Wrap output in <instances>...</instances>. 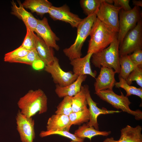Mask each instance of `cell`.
Returning <instances> with one entry per match:
<instances>
[{
	"label": "cell",
	"instance_id": "1",
	"mask_svg": "<svg viewBox=\"0 0 142 142\" xmlns=\"http://www.w3.org/2000/svg\"><path fill=\"white\" fill-rule=\"evenodd\" d=\"M47 102V97L42 90H31L20 98L17 105L21 113L30 118L38 113L41 114L46 112Z\"/></svg>",
	"mask_w": 142,
	"mask_h": 142
},
{
	"label": "cell",
	"instance_id": "2",
	"mask_svg": "<svg viewBox=\"0 0 142 142\" xmlns=\"http://www.w3.org/2000/svg\"><path fill=\"white\" fill-rule=\"evenodd\" d=\"M118 34L97 18L90 33L87 53H96L105 48L117 37Z\"/></svg>",
	"mask_w": 142,
	"mask_h": 142
},
{
	"label": "cell",
	"instance_id": "3",
	"mask_svg": "<svg viewBox=\"0 0 142 142\" xmlns=\"http://www.w3.org/2000/svg\"><path fill=\"white\" fill-rule=\"evenodd\" d=\"M119 43L117 37L109 46L102 50L93 54L92 62L96 67H102L113 69L116 73L119 74L120 67L119 63Z\"/></svg>",
	"mask_w": 142,
	"mask_h": 142
},
{
	"label": "cell",
	"instance_id": "4",
	"mask_svg": "<svg viewBox=\"0 0 142 142\" xmlns=\"http://www.w3.org/2000/svg\"><path fill=\"white\" fill-rule=\"evenodd\" d=\"M97 18L94 13L83 19L77 27L76 38L74 43L63 50L65 55L70 60L80 57L81 49L85 40L89 35L93 26Z\"/></svg>",
	"mask_w": 142,
	"mask_h": 142
},
{
	"label": "cell",
	"instance_id": "5",
	"mask_svg": "<svg viewBox=\"0 0 142 142\" xmlns=\"http://www.w3.org/2000/svg\"><path fill=\"white\" fill-rule=\"evenodd\" d=\"M95 94L101 99L105 101L118 109L133 116L135 119L140 120L142 119V111L139 109L135 110H131L129 106L131 103L128 97L125 96L121 92V94H115L113 89H108L95 92Z\"/></svg>",
	"mask_w": 142,
	"mask_h": 142
},
{
	"label": "cell",
	"instance_id": "6",
	"mask_svg": "<svg viewBox=\"0 0 142 142\" xmlns=\"http://www.w3.org/2000/svg\"><path fill=\"white\" fill-rule=\"evenodd\" d=\"M113 0H105L96 13L97 18L114 31L119 30V13L121 8L115 6Z\"/></svg>",
	"mask_w": 142,
	"mask_h": 142
},
{
	"label": "cell",
	"instance_id": "7",
	"mask_svg": "<svg viewBox=\"0 0 142 142\" xmlns=\"http://www.w3.org/2000/svg\"><path fill=\"white\" fill-rule=\"evenodd\" d=\"M141 15L139 7L134 6L128 11H125L122 9H120L119 15V30L117 36L119 45L127 33L134 28L141 19Z\"/></svg>",
	"mask_w": 142,
	"mask_h": 142
},
{
	"label": "cell",
	"instance_id": "8",
	"mask_svg": "<svg viewBox=\"0 0 142 142\" xmlns=\"http://www.w3.org/2000/svg\"><path fill=\"white\" fill-rule=\"evenodd\" d=\"M142 48V21L140 20L135 27L129 31L119 45L120 56L128 55Z\"/></svg>",
	"mask_w": 142,
	"mask_h": 142
},
{
	"label": "cell",
	"instance_id": "9",
	"mask_svg": "<svg viewBox=\"0 0 142 142\" xmlns=\"http://www.w3.org/2000/svg\"><path fill=\"white\" fill-rule=\"evenodd\" d=\"M44 70L51 75L55 84L62 87L72 83L78 77L71 72L63 70L60 65L58 59L55 57L52 63L45 65Z\"/></svg>",
	"mask_w": 142,
	"mask_h": 142
},
{
	"label": "cell",
	"instance_id": "10",
	"mask_svg": "<svg viewBox=\"0 0 142 142\" xmlns=\"http://www.w3.org/2000/svg\"><path fill=\"white\" fill-rule=\"evenodd\" d=\"M16 119L17 129L22 142H33L35 137L34 120L32 117L26 116L19 110Z\"/></svg>",
	"mask_w": 142,
	"mask_h": 142
},
{
	"label": "cell",
	"instance_id": "11",
	"mask_svg": "<svg viewBox=\"0 0 142 142\" xmlns=\"http://www.w3.org/2000/svg\"><path fill=\"white\" fill-rule=\"evenodd\" d=\"M48 13L54 20L60 21L68 23L73 28H77L83 19L77 15L70 12L66 5L59 7L52 6Z\"/></svg>",
	"mask_w": 142,
	"mask_h": 142
},
{
	"label": "cell",
	"instance_id": "12",
	"mask_svg": "<svg viewBox=\"0 0 142 142\" xmlns=\"http://www.w3.org/2000/svg\"><path fill=\"white\" fill-rule=\"evenodd\" d=\"M85 88L86 100L88 105L90 113L89 119L86 124L89 126H92L97 130H99V124L98 122L97 118L98 116L101 114H112L120 112L118 110H109L103 108L102 109L99 108L97 105V103L92 99L88 85H84Z\"/></svg>",
	"mask_w": 142,
	"mask_h": 142
},
{
	"label": "cell",
	"instance_id": "13",
	"mask_svg": "<svg viewBox=\"0 0 142 142\" xmlns=\"http://www.w3.org/2000/svg\"><path fill=\"white\" fill-rule=\"evenodd\" d=\"M34 32L48 46L56 50H59V47L56 42L59 40V38L52 30L46 18L44 17L42 20L38 19Z\"/></svg>",
	"mask_w": 142,
	"mask_h": 142
},
{
	"label": "cell",
	"instance_id": "14",
	"mask_svg": "<svg viewBox=\"0 0 142 142\" xmlns=\"http://www.w3.org/2000/svg\"><path fill=\"white\" fill-rule=\"evenodd\" d=\"M115 73L112 69L101 67L99 74L94 84L95 92L113 89L116 82L115 78Z\"/></svg>",
	"mask_w": 142,
	"mask_h": 142
},
{
	"label": "cell",
	"instance_id": "15",
	"mask_svg": "<svg viewBox=\"0 0 142 142\" xmlns=\"http://www.w3.org/2000/svg\"><path fill=\"white\" fill-rule=\"evenodd\" d=\"M17 2L18 6H17L14 1H12L11 2V14L22 20L26 28H28L34 32L37 24L38 19L25 9L20 1H17Z\"/></svg>",
	"mask_w": 142,
	"mask_h": 142
},
{
	"label": "cell",
	"instance_id": "16",
	"mask_svg": "<svg viewBox=\"0 0 142 142\" xmlns=\"http://www.w3.org/2000/svg\"><path fill=\"white\" fill-rule=\"evenodd\" d=\"M93 53H89L83 57H79L70 60L73 67V73L78 76L89 75L95 78L97 72H93L91 68L90 60Z\"/></svg>",
	"mask_w": 142,
	"mask_h": 142
},
{
	"label": "cell",
	"instance_id": "17",
	"mask_svg": "<svg viewBox=\"0 0 142 142\" xmlns=\"http://www.w3.org/2000/svg\"><path fill=\"white\" fill-rule=\"evenodd\" d=\"M69 116L55 114L48 119L46 126L48 131H69L72 126Z\"/></svg>",
	"mask_w": 142,
	"mask_h": 142
},
{
	"label": "cell",
	"instance_id": "18",
	"mask_svg": "<svg viewBox=\"0 0 142 142\" xmlns=\"http://www.w3.org/2000/svg\"><path fill=\"white\" fill-rule=\"evenodd\" d=\"M87 77L86 75L79 76L76 80L72 83L66 86L62 87L56 85L55 92L59 98L66 96L73 97L80 90L82 84Z\"/></svg>",
	"mask_w": 142,
	"mask_h": 142
},
{
	"label": "cell",
	"instance_id": "19",
	"mask_svg": "<svg viewBox=\"0 0 142 142\" xmlns=\"http://www.w3.org/2000/svg\"><path fill=\"white\" fill-rule=\"evenodd\" d=\"M142 130L141 125L133 127L127 125L120 130L119 142H142Z\"/></svg>",
	"mask_w": 142,
	"mask_h": 142
},
{
	"label": "cell",
	"instance_id": "20",
	"mask_svg": "<svg viewBox=\"0 0 142 142\" xmlns=\"http://www.w3.org/2000/svg\"><path fill=\"white\" fill-rule=\"evenodd\" d=\"M35 49L41 61L45 65L50 64L53 62L55 57L53 48L48 46L39 37Z\"/></svg>",
	"mask_w": 142,
	"mask_h": 142
},
{
	"label": "cell",
	"instance_id": "21",
	"mask_svg": "<svg viewBox=\"0 0 142 142\" xmlns=\"http://www.w3.org/2000/svg\"><path fill=\"white\" fill-rule=\"evenodd\" d=\"M24 8L29 9L32 12L43 16L48 13L52 3L47 0H26L22 3Z\"/></svg>",
	"mask_w": 142,
	"mask_h": 142
},
{
	"label": "cell",
	"instance_id": "22",
	"mask_svg": "<svg viewBox=\"0 0 142 142\" xmlns=\"http://www.w3.org/2000/svg\"><path fill=\"white\" fill-rule=\"evenodd\" d=\"M111 133L110 131H100L96 130L93 126H89L86 124L84 123L75 131L74 134L79 138L84 139L87 138L91 141L92 138L95 136L101 135L107 136Z\"/></svg>",
	"mask_w": 142,
	"mask_h": 142
},
{
	"label": "cell",
	"instance_id": "23",
	"mask_svg": "<svg viewBox=\"0 0 142 142\" xmlns=\"http://www.w3.org/2000/svg\"><path fill=\"white\" fill-rule=\"evenodd\" d=\"M72 104L73 112L80 111L88 108L84 85L82 86L80 92L72 97Z\"/></svg>",
	"mask_w": 142,
	"mask_h": 142
},
{
	"label": "cell",
	"instance_id": "24",
	"mask_svg": "<svg viewBox=\"0 0 142 142\" xmlns=\"http://www.w3.org/2000/svg\"><path fill=\"white\" fill-rule=\"evenodd\" d=\"M119 63L120 70L119 78H122L125 80L136 67L130 60L128 55L120 56Z\"/></svg>",
	"mask_w": 142,
	"mask_h": 142
},
{
	"label": "cell",
	"instance_id": "25",
	"mask_svg": "<svg viewBox=\"0 0 142 142\" xmlns=\"http://www.w3.org/2000/svg\"><path fill=\"white\" fill-rule=\"evenodd\" d=\"M105 0H81L80 6L87 16L96 13L101 4Z\"/></svg>",
	"mask_w": 142,
	"mask_h": 142
},
{
	"label": "cell",
	"instance_id": "26",
	"mask_svg": "<svg viewBox=\"0 0 142 142\" xmlns=\"http://www.w3.org/2000/svg\"><path fill=\"white\" fill-rule=\"evenodd\" d=\"M119 79V82L115 84V88H120L124 89L126 92V96L127 97L133 95L137 96L142 99V88H137L129 85L125 79L122 78Z\"/></svg>",
	"mask_w": 142,
	"mask_h": 142
},
{
	"label": "cell",
	"instance_id": "27",
	"mask_svg": "<svg viewBox=\"0 0 142 142\" xmlns=\"http://www.w3.org/2000/svg\"><path fill=\"white\" fill-rule=\"evenodd\" d=\"M72 125H79L88 122L89 119L90 113L88 109L82 111L73 112L69 116Z\"/></svg>",
	"mask_w": 142,
	"mask_h": 142
},
{
	"label": "cell",
	"instance_id": "28",
	"mask_svg": "<svg viewBox=\"0 0 142 142\" xmlns=\"http://www.w3.org/2000/svg\"><path fill=\"white\" fill-rule=\"evenodd\" d=\"M72 97L66 96L57 107L55 114L64 115L69 116L73 112L72 108Z\"/></svg>",
	"mask_w": 142,
	"mask_h": 142
},
{
	"label": "cell",
	"instance_id": "29",
	"mask_svg": "<svg viewBox=\"0 0 142 142\" xmlns=\"http://www.w3.org/2000/svg\"><path fill=\"white\" fill-rule=\"evenodd\" d=\"M27 33L21 45L28 51L35 49L38 37L34 32L26 28Z\"/></svg>",
	"mask_w": 142,
	"mask_h": 142
},
{
	"label": "cell",
	"instance_id": "30",
	"mask_svg": "<svg viewBox=\"0 0 142 142\" xmlns=\"http://www.w3.org/2000/svg\"><path fill=\"white\" fill-rule=\"evenodd\" d=\"M58 135L66 137L70 139V142H84V139L79 138L77 137L74 134L70 133L69 131H42L39 134V135L41 138H43L48 136Z\"/></svg>",
	"mask_w": 142,
	"mask_h": 142
},
{
	"label": "cell",
	"instance_id": "31",
	"mask_svg": "<svg viewBox=\"0 0 142 142\" xmlns=\"http://www.w3.org/2000/svg\"><path fill=\"white\" fill-rule=\"evenodd\" d=\"M39 61L41 60L34 49L29 51L25 56L15 59L11 63H20L32 65L35 62Z\"/></svg>",
	"mask_w": 142,
	"mask_h": 142
},
{
	"label": "cell",
	"instance_id": "32",
	"mask_svg": "<svg viewBox=\"0 0 142 142\" xmlns=\"http://www.w3.org/2000/svg\"><path fill=\"white\" fill-rule=\"evenodd\" d=\"M29 52L21 45L14 50L6 54L4 58L5 62L11 63L16 59L26 55Z\"/></svg>",
	"mask_w": 142,
	"mask_h": 142
},
{
	"label": "cell",
	"instance_id": "33",
	"mask_svg": "<svg viewBox=\"0 0 142 142\" xmlns=\"http://www.w3.org/2000/svg\"><path fill=\"white\" fill-rule=\"evenodd\" d=\"M125 80L129 85L133 81H135L140 87L142 88V68L136 67Z\"/></svg>",
	"mask_w": 142,
	"mask_h": 142
},
{
	"label": "cell",
	"instance_id": "34",
	"mask_svg": "<svg viewBox=\"0 0 142 142\" xmlns=\"http://www.w3.org/2000/svg\"><path fill=\"white\" fill-rule=\"evenodd\" d=\"M131 61L136 67L142 68V50L139 49L135 51L128 55Z\"/></svg>",
	"mask_w": 142,
	"mask_h": 142
},
{
	"label": "cell",
	"instance_id": "35",
	"mask_svg": "<svg viewBox=\"0 0 142 142\" xmlns=\"http://www.w3.org/2000/svg\"><path fill=\"white\" fill-rule=\"evenodd\" d=\"M129 0H113L114 5L121 8L125 11L131 10V8L129 4Z\"/></svg>",
	"mask_w": 142,
	"mask_h": 142
},
{
	"label": "cell",
	"instance_id": "36",
	"mask_svg": "<svg viewBox=\"0 0 142 142\" xmlns=\"http://www.w3.org/2000/svg\"><path fill=\"white\" fill-rule=\"evenodd\" d=\"M133 5L138 7L142 6V1L140 0H133L132 1Z\"/></svg>",
	"mask_w": 142,
	"mask_h": 142
},
{
	"label": "cell",
	"instance_id": "37",
	"mask_svg": "<svg viewBox=\"0 0 142 142\" xmlns=\"http://www.w3.org/2000/svg\"><path fill=\"white\" fill-rule=\"evenodd\" d=\"M103 142H119V141L115 140L113 137H110L106 138Z\"/></svg>",
	"mask_w": 142,
	"mask_h": 142
}]
</instances>
